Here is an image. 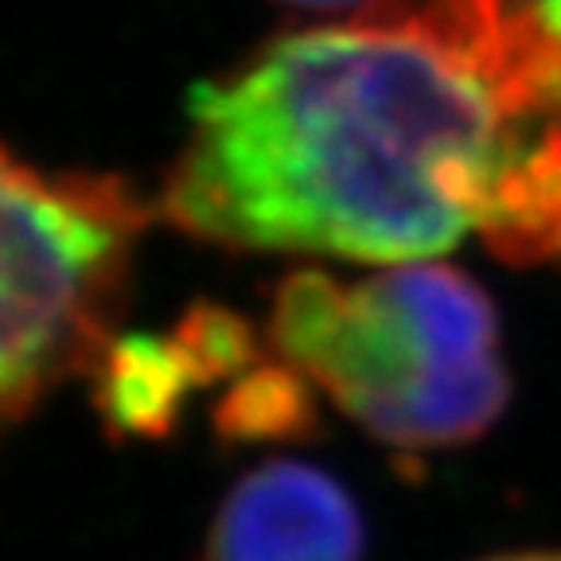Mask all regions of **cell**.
Masks as SVG:
<instances>
[{
    "label": "cell",
    "mask_w": 561,
    "mask_h": 561,
    "mask_svg": "<svg viewBox=\"0 0 561 561\" xmlns=\"http://www.w3.org/2000/svg\"><path fill=\"white\" fill-rule=\"evenodd\" d=\"M157 215L195 242L433 262L480 234L538 125L402 20L280 35L192 90Z\"/></svg>",
    "instance_id": "1"
},
{
    "label": "cell",
    "mask_w": 561,
    "mask_h": 561,
    "mask_svg": "<svg viewBox=\"0 0 561 561\" xmlns=\"http://www.w3.org/2000/svg\"><path fill=\"white\" fill-rule=\"evenodd\" d=\"M270 343L402 453L468 445L511 402L495 305L453 265L402 262L351 285L297 270L273 293Z\"/></svg>",
    "instance_id": "2"
},
{
    "label": "cell",
    "mask_w": 561,
    "mask_h": 561,
    "mask_svg": "<svg viewBox=\"0 0 561 561\" xmlns=\"http://www.w3.org/2000/svg\"><path fill=\"white\" fill-rule=\"evenodd\" d=\"M149 219L122 175L47 172L0 145V433L94 375Z\"/></svg>",
    "instance_id": "3"
},
{
    "label": "cell",
    "mask_w": 561,
    "mask_h": 561,
    "mask_svg": "<svg viewBox=\"0 0 561 561\" xmlns=\"http://www.w3.org/2000/svg\"><path fill=\"white\" fill-rule=\"evenodd\" d=\"M359 16L437 35L515 122H561V0H378Z\"/></svg>",
    "instance_id": "4"
},
{
    "label": "cell",
    "mask_w": 561,
    "mask_h": 561,
    "mask_svg": "<svg viewBox=\"0 0 561 561\" xmlns=\"http://www.w3.org/2000/svg\"><path fill=\"white\" fill-rule=\"evenodd\" d=\"M367 526L335 476L270 460L222 495L199 561H363Z\"/></svg>",
    "instance_id": "5"
},
{
    "label": "cell",
    "mask_w": 561,
    "mask_h": 561,
    "mask_svg": "<svg viewBox=\"0 0 561 561\" xmlns=\"http://www.w3.org/2000/svg\"><path fill=\"white\" fill-rule=\"evenodd\" d=\"M94 405L110 437L160 440L203 386L180 335H125L94 367Z\"/></svg>",
    "instance_id": "6"
},
{
    "label": "cell",
    "mask_w": 561,
    "mask_h": 561,
    "mask_svg": "<svg viewBox=\"0 0 561 561\" xmlns=\"http://www.w3.org/2000/svg\"><path fill=\"white\" fill-rule=\"evenodd\" d=\"M215 430L230 445L308 437L316 430L312 382L289 363H257L215 405Z\"/></svg>",
    "instance_id": "7"
},
{
    "label": "cell",
    "mask_w": 561,
    "mask_h": 561,
    "mask_svg": "<svg viewBox=\"0 0 561 561\" xmlns=\"http://www.w3.org/2000/svg\"><path fill=\"white\" fill-rule=\"evenodd\" d=\"M172 332L187 347L203 386L219 382V378L234 382L238 375L257 367L254 328H250V320H242V316L222 305H192Z\"/></svg>",
    "instance_id": "8"
},
{
    "label": "cell",
    "mask_w": 561,
    "mask_h": 561,
    "mask_svg": "<svg viewBox=\"0 0 561 561\" xmlns=\"http://www.w3.org/2000/svg\"><path fill=\"white\" fill-rule=\"evenodd\" d=\"M273 4H285V9H300V12H351V9H375L378 0H273Z\"/></svg>",
    "instance_id": "9"
},
{
    "label": "cell",
    "mask_w": 561,
    "mask_h": 561,
    "mask_svg": "<svg viewBox=\"0 0 561 561\" xmlns=\"http://www.w3.org/2000/svg\"><path fill=\"white\" fill-rule=\"evenodd\" d=\"M483 561H561V550H515V553H495Z\"/></svg>",
    "instance_id": "10"
},
{
    "label": "cell",
    "mask_w": 561,
    "mask_h": 561,
    "mask_svg": "<svg viewBox=\"0 0 561 561\" xmlns=\"http://www.w3.org/2000/svg\"><path fill=\"white\" fill-rule=\"evenodd\" d=\"M553 262H561V238H558V257H553Z\"/></svg>",
    "instance_id": "11"
}]
</instances>
